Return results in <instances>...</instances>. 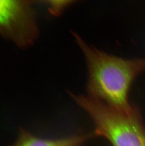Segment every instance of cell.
<instances>
[{"mask_svg":"<svg viewBox=\"0 0 145 146\" xmlns=\"http://www.w3.org/2000/svg\"><path fill=\"white\" fill-rule=\"evenodd\" d=\"M73 34L86 62L89 96L118 110L132 109L129 92L134 79L145 70V59H128L110 54L90 46L76 33Z\"/></svg>","mask_w":145,"mask_h":146,"instance_id":"1","label":"cell"},{"mask_svg":"<svg viewBox=\"0 0 145 146\" xmlns=\"http://www.w3.org/2000/svg\"><path fill=\"white\" fill-rule=\"evenodd\" d=\"M71 96L92 118L96 135L105 138L112 146H145V125L135 106L123 111L90 96Z\"/></svg>","mask_w":145,"mask_h":146,"instance_id":"2","label":"cell"},{"mask_svg":"<svg viewBox=\"0 0 145 146\" xmlns=\"http://www.w3.org/2000/svg\"><path fill=\"white\" fill-rule=\"evenodd\" d=\"M30 19L29 8L22 1H0V31L8 33L26 31Z\"/></svg>","mask_w":145,"mask_h":146,"instance_id":"3","label":"cell"},{"mask_svg":"<svg viewBox=\"0 0 145 146\" xmlns=\"http://www.w3.org/2000/svg\"><path fill=\"white\" fill-rule=\"evenodd\" d=\"M90 135L74 136L60 139L49 140L24 137L16 146H82Z\"/></svg>","mask_w":145,"mask_h":146,"instance_id":"4","label":"cell"},{"mask_svg":"<svg viewBox=\"0 0 145 146\" xmlns=\"http://www.w3.org/2000/svg\"><path fill=\"white\" fill-rule=\"evenodd\" d=\"M74 2L73 1H48V4L51 13L54 15L59 16Z\"/></svg>","mask_w":145,"mask_h":146,"instance_id":"5","label":"cell"}]
</instances>
